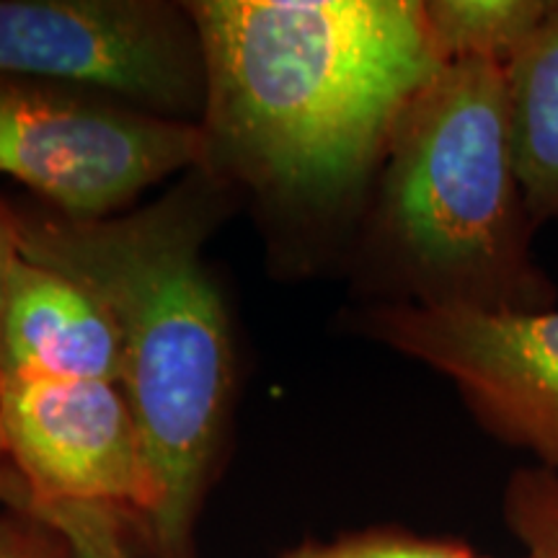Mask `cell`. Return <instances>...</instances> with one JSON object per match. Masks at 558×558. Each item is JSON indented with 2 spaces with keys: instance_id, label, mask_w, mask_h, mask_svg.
Segmentation results:
<instances>
[{
  "instance_id": "cell-16",
  "label": "cell",
  "mask_w": 558,
  "mask_h": 558,
  "mask_svg": "<svg viewBox=\"0 0 558 558\" xmlns=\"http://www.w3.org/2000/svg\"><path fill=\"white\" fill-rule=\"evenodd\" d=\"M525 558H533V556H525Z\"/></svg>"
},
{
  "instance_id": "cell-7",
  "label": "cell",
  "mask_w": 558,
  "mask_h": 558,
  "mask_svg": "<svg viewBox=\"0 0 558 558\" xmlns=\"http://www.w3.org/2000/svg\"><path fill=\"white\" fill-rule=\"evenodd\" d=\"M0 456L24 484V505L150 512L143 439L117 383L0 378Z\"/></svg>"
},
{
  "instance_id": "cell-13",
  "label": "cell",
  "mask_w": 558,
  "mask_h": 558,
  "mask_svg": "<svg viewBox=\"0 0 558 558\" xmlns=\"http://www.w3.org/2000/svg\"><path fill=\"white\" fill-rule=\"evenodd\" d=\"M279 558H478L460 541L418 538L401 530H367L333 543H308Z\"/></svg>"
},
{
  "instance_id": "cell-6",
  "label": "cell",
  "mask_w": 558,
  "mask_h": 558,
  "mask_svg": "<svg viewBox=\"0 0 558 558\" xmlns=\"http://www.w3.org/2000/svg\"><path fill=\"white\" fill-rule=\"evenodd\" d=\"M202 54L179 16L135 0H0V75L109 88L153 107H186Z\"/></svg>"
},
{
  "instance_id": "cell-10",
  "label": "cell",
  "mask_w": 558,
  "mask_h": 558,
  "mask_svg": "<svg viewBox=\"0 0 558 558\" xmlns=\"http://www.w3.org/2000/svg\"><path fill=\"white\" fill-rule=\"evenodd\" d=\"M548 0H432L424 3L442 62L488 60L505 68L538 26Z\"/></svg>"
},
{
  "instance_id": "cell-9",
  "label": "cell",
  "mask_w": 558,
  "mask_h": 558,
  "mask_svg": "<svg viewBox=\"0 0 558 558\" xmlns=\"http://www.w3.org/2000/svg\"><path fill=\"white\" fill-rule=\"evenodd\" d=\"M514 171L533 220H558V0L505 65Z\"/></svg>"
},
{
  "instance_id": "cell-14",
  "label": "cell",
  "mask_w": 558,
  "mask_h": 558,
  "mask_svg": "<svg viewBox=\"0 0 558 558\" xmlns=\"http://www.w3.org/2000/svg\"><path fill=\"white\" fill-rule=\"evenodd\" d=\"M65 541L32 514L0 518V558H65Z\"/></svg>"
},
{
  "instance_id": "cell-4",
  "label": "cell",
  "mask_w": 558,
  "mask_h": 558,
  "mask_svg": "<svg viewBox=\"0 0 558 558\" xmlns=\"http://www.w3.org/2000/svg\"><path fill=\"white\" fill-rule=\"evenodd\" d=\"M207 153L205 130L0 75V173L96 220Z\"/></svg>"
},
{
  "instance_id": "cell-15",
  "label": "cell",
  "mask_w": 558,
  "mask_h": 558,
  "mask_svg": "<svg viewBox=\"0 0 558 558\" xmlns=\"http://www.w3.org/2000/svg\"><path fill=\"white\" fill-rule=\"evenodd\" d=\"M19 254V218L0 202V318H3L5 290H9V277Z\"/></svg>"
},
{
  "instance_id": "cell-3",
  "label": "cell",
  "mask_w": 558,
  "mask_h": 558,
  "mask_svg": "<svg viewBox=\"0 0 558 558\" xmlns=\"http://www.w3.org/2000/svg\"><path fill=\"white\" fill-rule=\"evenodd\" d=\"M378 230L416 288L407 303L533 316L558 288L514 171L505 68L456 60L411 96L386 145Z\"/></svg>"
},
{
  "instance_id": "cell-2",
  "label": "cell",
  "mask_w": 558,
  "mask_h": 558,
  "mask_svg": "<svg viewBox=\"0 0 558 558\" xmlns=\"http://www.w3.org/2000/svg\"><path fill=\"white\" fill-rule=\"evenodd\" d=\"M19 251L111 318L153 488L145 520L160 556L184 558L230 388L228 318L194 220L169 205L117 220H19Z\"/></svg>"
},
{
  "instance_id": "cell-12",
  "label": "cell",
  "mask_w": 558,
  "mask_h": 558,
  "mask_svg": "<svg viewBox=\"0 0 558 558\" xmlns=\"http://www.w3.org/2000/svg\"><path fill=\"white\" fill-rule=\"evenodd\" d=\"M26 512L52 527L73 558H130L117 509L83 501H32Z\"/></svg>"
},
{
  "instance_id": "cell-11",
  "label": "cell",
  "mask_w": 558,
  "mask_h": 558,
  "mask_svg": "<svg viewBox=\"0 0 558 558\" xmlns=\"http://www.w3.org/2000/svg\"><path fill=\"white\" fill-rule=\"evenodd\" d=\"M509 533L533 558H558V478L535 469L514 471L505 492Z\"/></svg>"
},
{
  "instance_id": "cell-5",
  "label": "cell",
  "mask_w": 558,
  "mask_h": 558,
  "mask_svg": "<svg viewBox=\"0 0 558 558\" xmlns=\"http://www.w3.org/2000/svg\"><path fill=\"white\" fill-rule=\"evenodd\" d=\"M369 329L456 383L481 427L538 458L558 478V311L501 316L435 303H390Z\"/></svg>"
},
{
  "instance_id": "cell-8",
  "label": "cell",
  "mask_w": 558,
  "mask_h": 558,
  "mask_svg": "<svg viewBox=\"0 0 558 558\" xmlns=\"http://www.w3.org/2000/svg\"><path fill=\"white\" fill-rule=\"evenodd\" d=\"M0 378L120 386V339L107 311L70 277L19 254L0 318Z\"/></svg>"
},
{
  "instance_id": "cell-1",
  "label": "cell",
  "mask_w": 558,
  "mask_h": 558,
  "mask_svg": "<svg viewBox=\"0 0 558 558\" xmlns=\"http://www.w3.org/2000/svg\"><path fill=\"white\" fill-rule=\"evenodd\" d=\"M190 16L207 150L313 205L362 190L403 107L445 65L416 0H207Z\"/></svg>"
}]
</instances>
